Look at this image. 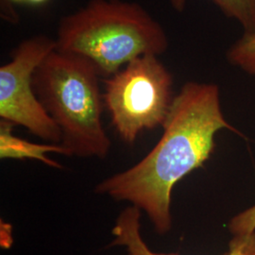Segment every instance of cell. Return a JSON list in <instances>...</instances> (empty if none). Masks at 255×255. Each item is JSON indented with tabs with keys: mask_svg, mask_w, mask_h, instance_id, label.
<instances>
[{
	"mask_svg": "<svg viewBox=\"0 0 255 255\" xmlns=\"http://www.w3.org/2000/svg\"><path fill=\"white\" fill-rule=\"evenodd\" d=\"M96 65L55 47L32 77L37 98L62 133L69 156L104 159L112 142L103 127V95Z\"/></svg>",
	"mask_w": 255,
	"mask_h": 255,
	"instance_id": "cell-3",
	"label": "cell"
},
{
	"mask_svg": "<svg viewBox=\"0 0 255 255\" xmlns=\"http://www.w3.org/2000/svg\"><path fill=\"white\" fill-rule=\"evenodd\" d=\"M13 124L0 120V158L12 160H38L49 167L63 168L62 164L49 159L46 153L69 156L68 151L60 144H36L21 139L12 133Z\"/></svg>",
	"mask_w": 255,
	"mask_h": 255,
	"instance_id": "cell-7",
	"label": "cell"
},
{
	"mask_svg": "<svg viewBox=\"0 0 255 255\" xmlns=\"http://www.w3.org/2000/svg\"></svg>",
	"mask_w": 255,
	"mask_h": 255,
	"instance_id": "cell-13",
	"label": "cell"
},
{
	"mask_svg": "<svg viewBox=\"0 0 255 255\" xmlns=\"http://www.w3.org/2000/svg\"><path fill=\"white\" fill-rule=\"evenodd\" d=\"M229 230L233 237L245 236L255 232V205L245 210L231 219Z\"/></svg>",
	"mask_w": 255,
	"mask_h": 255,
	"instance_id": "cell-10",
	"label": "cell"
},
{
	"mask_svg": "<svg viewBox=\"0 0 255 255\" xmlns=\"http://www.w3.org/2000/svg\"><path fill=\"white\" fill-rule=\"evenodd\" d=\"M172 8L178 12H182L185 9L187 0H169Z\"/></svg>",
	"mask_w": 255,
	"mask_h": 255,
	"instance_id": "cell-11",
	"label": "cell"
},
{
	"mask_svg": "<svg viewBox=\"0 0 255 255\" xmlns=\"http://www.w3.org/2000/svg\"><path fill=\"white\" fill-rule=\"evenodd\" d=\"M104 82V106L124 143L131 146L145 130L163 126L173 101V77L158 56L138 57Z\"/></svg>",
	"mask_w": 255,
	"mask_h": 255,
	"instance_id": "cell-4",
	"label": "cell"
},
{
	"mask_svg": "<svg viewBox=\"0 0 255 255\" xmlns=\"http://www.w3.org/2000/svg\"><path fill=\"white\" fill-rule=\"evenodd\" d=\"M47 0H27V2L32 3V4H42L45 3Z\"/></svg>",
	"mask_w": 255,
	"mask_h": 255,
	"instance_id": "cell-12",
	"label": "cell"
},
{
	"mask_svg": "<svg viewBox=\"0 0 255 255\" xmlns=\"http://www.w3.org/2000/svg\"><path fill=\"white\" fill-rule=\"evenodd\" d=\"M230 64L245 73L255 75V32L245 33L230 46L226 53Z\"/></svg>",
	"mask_w": 255,
	"mask_h": 255,
	"instance_id": "cell-9",
	"label": "cell"
},
{
	"mask_svg": "<svg viewBox=\"0 0 255 255\" xmlns=\"http://www.w3.org/2000/svg\"><path fill=\"white\" fill-rule=\"evenodd\" d=\"M56 47L46 35L29 37L10 53L0 67V118L19 125L50 144L62 143V133L38 100L32 77L38 65Z\"/></svg>",
	"mask_w": 255,
	"mask_h": 255,
	"instance_id": "cell-5",
	"label": "cell"
},
{
	"mask_svg": "<svg viewBox=\"0 0 255 255\" xmlns=\"http://www.w3.org/2000/svg\"><path fill=\"white\" fill-rule=\"evenodd\" d=\"M55 42L57 50L91 61L106 79L138 57L164 54L169 46L162 25L140 4L124 0H89L61 19Z\"/></svg>",
	"mask_w": 255,
	"mask_h": 255,
	"instance_id": "cell-2",
	"label": "cell"
},
{
	"mask_svg": "<svg viewBox=\"0 0 255 255\" xmlns=\"http://www.w3.org/2000/svg\"><path fill=\"white\" fill-rule=\"evenodd\" d=\"M227 17L235 19L245 33L255 32V0H211Z\"/></svg>",
	"mask_w": 255,
	"mask_h": 255,
	"instance_id": "cell-8",
	"label": "cell"
},
{
	"mask_svg": "<svg viewBox=\"0 0 255 255\" xmlns=\"http://www.w3.org/2000/svg\"><path fill=\"white\" fill-rule=\"evenodd\" d=\"M162 127L160 140L141 161L95 188L97 194L126 201L144 212L161 236L172 228L175 184L209 159L218 131L227 128L238 132L224 118L219 86L205 82L183 84Z\"/></svg>",
	"mask_w": 255,
	"mask_h": 255,
	"instance_id": "cell-1",
	"label": "cell"
},
{
	"mask_svg": "<svg viewBox=\"0 0 255 255\" xmlns=\"http://www.w3.org/2000/svg\"><path fill=\"white\" fill-rule=\"evenodd\" d=\"M141 216L142 212L132 205L123 210L112 230L114 240L111 246L126 247L128 255H180L155 253L148 248L141 235ZM223 255H255V232L250 235L233 237L227 253Z\"/></svg>",
	"mask_w": 255,
	"mask_h": 255,
	"instance_id": "cell-6",
	"label": "cell"
}]
</instances>
